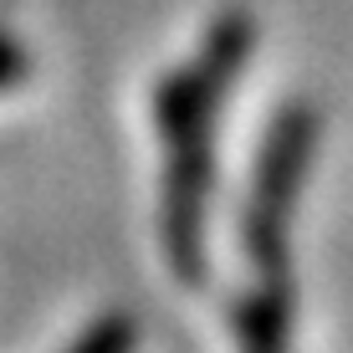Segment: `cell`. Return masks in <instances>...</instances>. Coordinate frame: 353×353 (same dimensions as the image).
Wrapping results in <instances>:
<instances>
[{
	"label": "cell",
	"mask_w": 353,
	"mask_h": 353,
	"mask_svg": "<svg viewBox=\"0 0 353 353\" xmlns=\"http://www.w3.org/2000/svg\"><path fill=\"white\" fill-rule=\"evenodd\" d=\"M67 353H133V323L128 318H103L88 338H77Z\"/></svg>",
	"instance_id": "obj_1"
}]
</instances>
